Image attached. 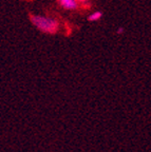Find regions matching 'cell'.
Masks as SVG:
<instances>
[{
	"mask_svg": "<svg viewBox=\"0 0 151 152\" xmlns=\"http://www.w3.org/2000/svg\"><path fill=\"white\" fill-rule=\"evenodd\" d=\"M32 24L37 30L45 34H56L59 30V22L52 17L43 16V15H30Z\"/></svg>",
	"mask_w": 151,
	"mask_h": 152,
	"instance_id": "6da1fadb",
	"label": "cell"
},
{
	"mask_svg": "<svg viewBox=\"0 0 151 152\" xmlns=\"http://www.w3.org/2000/svg\"><path fill=\"white\" fill-rule=\"evenodd\" d=\"M58 3L62 9L68 10V11L75 10L78 7V3L76 0H58Z\"/></svg>",
	"mask_w": 151,
	"mask_h": 152,
	"instance_id": "7a4b0ae2",
	"label": "cell"
},
{
	"mask_svg": "<svg viewBox=\"0 0 151 152\" xmlns=\"http://www.w3.org/2000/svg\"><path fill=\"white\" fill-rule=\"evenodd\" d=\"M102 17H103L102 12H99V11H95L94 13H92V14L88 17V20H89V21H98L99 19H102Z\"/></svg>",
	"mask_w": 151,
	"mask_h": 152,
	"instance_id": "3957f363",
	"label": "cell"
},
{
	"mask_svg": "<svg viewBox=\"0 0 151 152\" xmlns=\"http://www.w3.org/2000/svg\"><path fill=\"white\" fill-rule=\"evenodd\" d=\"M116 33H117V34H123L124 33V28H119L117 31H116Z\"/></svg>",
	"mask_w": 151,
	"mask_h": 152,
	"instance_id": "277c9868",
	"label": "cell"
},
{
	"mask_svg": "<svg viewBox=\"0 0 151 152\" xmlns=\"http://www.w3.org/2000/svg\"><path fill=\"white\" fill-rule=\"evenodd\" d=\"M77 1V3H85L87 0H76Z\"/></svg>",
	"mask_w": 151,
	"mask_h": 152,
	"instance_id": "5b68a950",
	"label": "cell"
}]
</instances>
